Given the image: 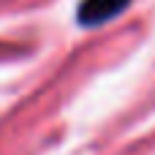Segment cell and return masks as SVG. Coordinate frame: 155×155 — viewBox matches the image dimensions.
Masks as SVG:
<instances>
[{
  "label": "cell",
  "instance_id": "cell-1",
  "mask_svg": "<svg viewBox=\"0 0 155 155\" xmlns=\"http://www.w3.org/2000/svg\"><path fill=\"white\" fill-rule=\"evenodd\" d=\"M128 5V0H84L82 11H79V22L82 25H101L106 19H112L114 14H120Z\"/></svg>",
  "mask_w": 155,
  "mask_h": 155
}]
</instances>
